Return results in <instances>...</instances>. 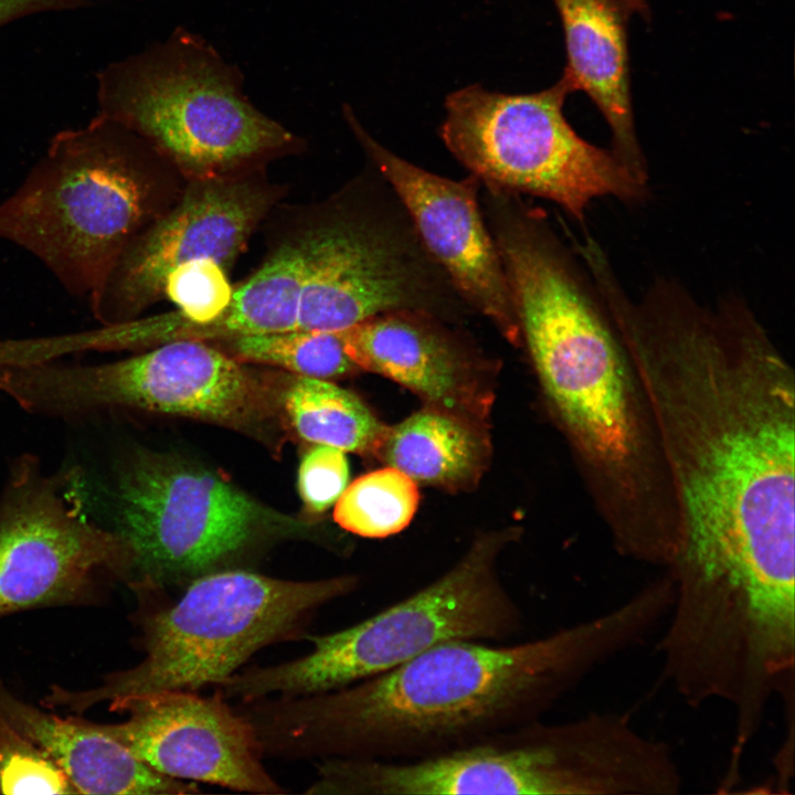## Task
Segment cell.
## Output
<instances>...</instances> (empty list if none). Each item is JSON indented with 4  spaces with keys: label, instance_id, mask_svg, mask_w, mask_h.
Instances as JSON below:
<instances>
[{
    "label": "cell",
    "instance_id": "obj_10",
    "mask_svg": "<svg viewBox=\"0 0 795 795\" xmlns=\"http://www.w3.org/2000/svg\"><path fill=\"white\" fill-rule=\"evenodd\" d=\"M112 529L132 554L135 592L161 593L224 570L276 539L309 537L307 522L274 511L191 463L137 452L106 485Z\"/></svg>",
    "mask_w": 795,
    "mask_h": 795
},
{
    "label": "cell",
    "instance_id": "obj_14",
    "mask_svg": "<svg viewBox=\"0 0 795 795\" xmlns=\"http://www.w3.org/2000/svg\"><path fill=\"white\" fill-rule=\"evenodd\" d=\"M263 170L187 180L176 202L130 241L89 296L94 318L112 325L139 317L165 298L167 277L187 263L211 258L230 272L282 195Z\"/></svg>",
    "mask_w": 795,
    "mask_h": 795
},
{
    "label": "cell",
    "instance_id": "obj_15",
    "mask_svg": "<svg viewBox=\"0 0 795 795\" xmlns=\"http://www.w3.org/2000/svg\"><path fill=\"white\" fill-rule=\"evenodd\" d=\"M116 711L118 723H96L140 762L180 781L254 794H283L266 771L253 729L216 689L204 697L165 690L132 698Z\"/></svg>",
    "mask_w": 795,
    "mask_h": 795
},
{
    "label": "cell",
    "instance_id": "obj_26",
    "mask_svg": "<svg viewBox=\"0 0 795 795\" xmlns=\"http://www.w3.org/2000/svg\"><path fill=\"white\" fill-rule=\"evenodd\" d=\"M232 293L229 272L211 258L177 267L165 284V298L174 303L183 316L197 322L215 318L230 303Z\"/></svg>",
    "mask_w": 795,
    "mask_h": 795
},
{
    "label": "cell",
    "instance_id": "obj_3",
    "mask_svg": "<svg viewBox=\"0 0 795 795\" xmlns=\"http://www.w3.org/2000/svg\"><path fill=\"white\" fill-rule=\"evenodd\" d=\"M519 331L543 388L589 468L603 511L634 515L655 498L657 460L634 374L586 266L524 204L490 222Z\"/></svg>",
    "mask_w": 795,
    "mask_h": 795
},
{
    "label": "cell",
    "instance_id": "obj_1",
    "mask_svg": "<svg viewBox=\"0 0 795 795\" xmlns=\"http://www.w3.org/2000/svg\"><path fill=\"white\" fill-rule=\"evenodd\" d=\"M604 301L625 348L672 495L678 598L739 615L795 591V393L789 365L750 309L697 303L660 282Z\"/></svg>",
    "mask_w": 795,
    "mask_h": 795
},
{
    "label": "cell",
    "instance_id": "obj_5",
    "mask_svg": "<svg viewBox=\"0 0 795 795\" xmlns=\"http://www.w3.org/2000/svg\"><path fill=\"white\" fill-rule=\"evenodd\" d=\"M357 575L277 579L245 569L200 576L176 601L136 594L144 658L89 689L53 686L43 704L81 713L144 695L218 686L261 649L300 638L321 607L357 591Z\"/></svg>",
    "mask_w": 795,
    "mask_h": 795
},
{
    "label": "cell",
    "instance_id": "obj_2",
    "mask_svg": "<svg viewBox=\"0 0 795 795\" xmlns=\"http://www.w3.org/2000/svg\"><path fill=\"white\" fill-rule=\"evenodd\" d=\"M628 603L548 635L505 644L442 642L349 686L248 701L263 754L284 759L411 760L541 720L592 669L637 644Z\"/></svg>",
    "mask_w": 795,
    "mask_h": 795
},
{
    "label": "cell",
    "instance_id": "obj_27",
    "mask_svg": "<svg viewBox=\"0 0 795 795\" xmlns=\"http://www.w3.org/2000/svg\"><path fill=\"white\" fill-rule=\"evenodd\" d=\"M348 479L349 466L344 452L317 444L303 457L298 470V489L307 509L319 513L337 502Z\"/></svg>",
    "mask_w": 795,
    "mask_h": 795
},
{
    "label": "cell",
    "instance_id": "obj_25",
    "mask_svg": "<svg viewBox=\"0 0 795 795\" xmlns=\"http://www.w3.org/2000/svg\"><path fill=\"white\" fill-rule=\"evenodd\" d=\"M0 793L77 794L60 766L1 718Z\"/></svg>",
    "mask_w": 795,
    "mask_h": 795
},
{
    "label": "cell",
    "instance_id": "obj_19",
    "mask_svg": "<svg viewBox=\"0 0 795 795\" xmlns=\"http://www.w3.org/2000/svg\"><path fill=\"white\" fill-rule=\"evenodd\" d=\"M565 40L563 76L585 92L612 132V151L642 182L648 173L634 123L627 44L628 11L622 0H553Z\"/></svg>",
    "mask_w": 795,
    "mask_h": 795
},
{
    "label": "cell",
    "instance_id": "obj_12",
    "mask_svg": "<svg viewBox=\"0 0 795 795\" xmlns=\"http://www.w3.org/2000/svg\"><path fill=\"white\" fill-rule=\"evenodd\" d=\"M571 92L564 76L532 94L477 84L455 91L445 100L442 139L485 187L550 200L579 222L595 199H643L647 183L568 123L563 104Z\"/></svg>",
    "mask_w": 795,
    "mask_h": 795
},
{
    "label": "cell",
    "instance_id": "obj_18",
    "mask_svg": "<svg viewBox=\"0 0 795 795\" xmlns=\"http://www.w3.org/2000/svg\"><path fill=\"white\" fill-rule=\"evenodd\" d=\"M441 318L417 311H391L341 330L358 368L381 374L456 415L473 403L470 361Z\"/></svg>",
    "mask_w": 795,
    "mask_h": 795
},
{
    "label": "cell",
    "instance_id": "obj_28",
    "mask_svg": "<svg viewBox=\"0 0 795 795\" xmlns=\"http://www.w3.org/2000/svg\"><path fill=\"white\" fill-rule=\"evenodd\" d=\"M94 0H0V29L19 19L55 11L89 7Z\"/></svg>",
    "mask_w": 795,
    "mask_h": 795
},
{
    "label": "cell",
    "instance_id": "obj_7",
    "mask_svg": "<svg viewBox=\"0 0 795 795\" xmlns=\"http://www.w3.org/2000/svg\"><path fill=\"white\" fill-rule=\"evenodd\" d=\"M96 82L98 113L145 139L186 181L265 168L305 147L252 104L236 65L181 26L108 64Z\"/></svg>",
    "mask_w": 795,
    "mask_h": 795
},
{
    "label": "cell",
    "instance_id": "obj_29",
    "mask_svg": "<svg viewBox=\"0 0 795 795\" xmlns=\"http://www.w3.org/2000/svg\"><path fill=\"white\" fill-rule=\"evenodd\" d=\"M622 2L629 13L637 12L643 17H646L648 13L646 0H622Z\"/></svg>",
    "mask_w": 795,
    "mask_h": 795
},
{
    "label": "cell",
    "instance_id": "obj_24",
    "mask_svg": "<svg viewBox=\"0 0 795 795\" xmlns=\"http://www.w3.org/2000/svg\"><path fill=\"white\" fill-rule=\"evenodd\" d=\"M418 502L412 478L393 467L356 479L337 500L333 518L343 529L365 538H384L403 530Z\"/></svg>",
    "mask_w": 795,
    "mask_h": 795
},
{
    "label": "cell",
    "instance_id": "obj_23",
    "mask_svg": "<svg viewBox=\"0 0 795 795\" xmlns=\"http://www.w3.org/2000/svg\"><path fill=\"white\" fill-rule=\"evenodd\" d=\"M241 361L282 368L300 377L333 379L358 367L348 356L342 332L295 328L241 336L216 342Z\"/></svg>",
    "mask_w": 795,
    "mask_h": 795
},
{
    "label": "cell",
    "instance_id": "obj_8",
    "mask_svg": "<svg viewBox=\"0 0 795 795\" xmlns=\"http://www.w3.org/2000/svg\"><path fill=\"white\" fill-rule=\"evenodd\" d=\"M509 539L476 540L452 568L414 593L346 628L304 635L312 644L306 655L237 671L216 689L239 701L312 695L384 674L445 640L507 642L524 619L498 573Z\"/></svg>",
    "mask_w": 795,
    "mask_h": 795
},
{
    "label": "cell",
    "instance_id": "obj_4",
    "mask_svg": "<svg viewBox=\"0 0 795 795\" xmlns=\"http://www.w3.org/2000/svg\"><path fill=\"white\" fill-rule=\"evenodd\" d=\"M184 183L145 139L97 113L55 134L0 203V239L34 255L71 295L89 298Z\"/></svg>",
    "mask_w": 795,
    "mask_h": 795
},
{
    "label": "cell",
    "instance_id": "obj_6",
    "mask_svg": "<svg viewBox=\"0 0 795 795\" xmlns=\"http://www.w3.org/2000/svg\"><path fill=\"white\" fill-rule=\"evenodd\" d=\"M306 789L318 795L637 794L650 753L627 717L541 720L411 760L324 759Z\"/></svg>",
    "mask_w": 795,
    "mask_h": 795
},
{
    "label": "cell",
    "instance_id": "obj_17",
    "mask_svg": "<svg viewBox=\"0 0 795 795\" xmlns=\"http://www.w3.org/2000/svg\"><path fill=\"white\" fill-rule=\"evenodd\" d=\"M298 235L280 243L261 267L233 289L227 306L212 320L197 322L174 311L100 325L78 331L81 352L145 350L172 341L220 342L297 326L304 258Z\"/></svg>",
    "mask_w": 795,
    "mask_h": 795
},
{
    "label": "cell",
    "instance_id": "obj_21",
    "mask_svg": "<svg viewBox=\"0 0 795 795\" xmlns=\"http://www.w3.org/2000/svg\"><path fill=\"white\" fill-rule=\"evenodd\" d=\"M378 451L414 481L442 486L468 481L484 459L483 443L471 426L432 406L386 430Z\"/></svg>",
    "mask_w": 795,
    "mask_h": 795
},
{
    "label": "cell",
    "instance_id": "obj_16",
    "mask_svg": "<svg viewBox=\"0 0 795 795\" xmlns=\"http://www.w3.org/2000/svg\"><path fill=\"white\" fill-rule=\"evenodd\" d=\"M344 118L372 166L407 211L424 246L463 301L512 340L520 336L505 268L478 201L480 181L426 171L379 144L348 105Z\"/></svg>",
    "mask_w": 795,
    "mask_h": 795
},
{
    "label": "cell",
    "instance_id": "obj_9",
    "mask_svg": "<svg viewBox=\"0 0 795 795\" xmlns=\"http://www.w3.org/2000/svg\"><path fill=\"white\" fill-rule=\"evenodd\" d=\"M298 237L304 278L296 328L340 331L384 312L443 319L469 309L383 177L381 184L363 177L346 186Z\"/></svg>",
    "mask_w": 795,
    "mask_h": 795
},
{
    "label": "cell",
    "instance_id": "obj_13",
    "mask_svg": "<svg viewBox=\"0 0 795 795\" xmlns=\"http://www.w3.org/2000/svg\"><path fill=\"white\" fill-rule=\"evenodd\" d=\"M131 569L126 541L72 491L70 468L49 475L30 454L13 462L0 498V618L97 601Z\"/></svg>",
    "mask_w": 795,
    "mask_h": 795
},
{
    "label": "cell",
    "instance_id": "obj_20",
    "mask_svg": "<svg viewBox=\"0 0 795 795\" xmlns=\"http://www.w3.org/2000/svg\"><path fill=\"white\" fill-rule=\"evenodd\" d=\"M0 718L42 749L77 794L177 795L199 792L197 783L165 776L117 741L80 718L62 719L24 702L0 681Z\"/></svg>",
    "mask_w": 795,
    "mask_h": 795
},
{
    "label": "cell",
    "instance_id": "obj_22",
    "mask_svg": "<svg viewBox=\"0 0 795 795\" xmlns=\"http://www.w3.org/2000/svg\"><path fill=\"white\" fill-rule=\"evenodd\" d=\"M283 410L301 438L343 452H375L386 432L354 394L322 379L292 377Z\"/></svg>",
    "mask_w": 795,
    "mask_h": 795
},
{
    "label": "cell",
    "instance_id": "obj_11",
    "mask_svg": "<svg viewBox=\"0 0 795 795\" xmlns=\"http://www.w3.org/2000/svg\"><path fill=\"white\" fill-rule=\"evenodd\" d=\"M288 378L246 368L203 341H172L100 364L57 360L0 368V393L24 411L76 418L131 409L197 418L259 437Z\"/></svg>",
    "mask_w": 795,
    "mask_h": 795
}]
</instances>
